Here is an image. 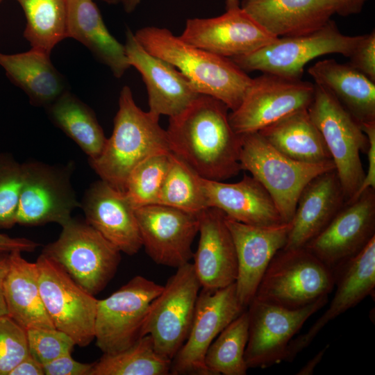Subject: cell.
<instances>
[{
    "instance_id": "obj_1",
    "label": "cell",
    "mask_w": 375,
    "mask_h": 375,
    "mask_svg": "<svg viewBox=\"0 0 375 375\" xmlns=\"http://www.w3.org/2000/svg\"><path fill=\"white\" fill-rule=\"evenodd\" d=\"M228 108L205 94L169 117L166 130L170 151L201 177L223 181L242 170L241 135L229 122Z\"/></svg>"
},
{
    "instance_id": "obj_2",
    "label": "cell",
    "mask_w": 375,
    "mask_h": 375,
    "mask_svg": "<svg viewBox=\"0 0 375 375\" xmlns=\"http://www.w3.org/2000/svg\"><path fill=\"white\" fill-rule=\"evenodd\" d=\"M135 37L151 54L180 71L201 94L210 96L235 110L252 78L231 58L192 45L165 28L146 26Z\"/></svg>"
},
{
    "instance_id": "obj_3",
    "label": "cell",
    "mask_w": 375,
    "mask_h": 375,
    "mask_svg": "<svg viewBox=\"0 0 375 375\" xmlns=\"http://www.w3.org/2000/svg\"><path fill=\"white\" fill-rule=\"evenodd\" d=\"M165 152L171 151L159 117L139 108L131 88L124 85L112 133L99 156L89 160L92 168L101 180L124 192L127 178L135 166L153 155Z\"/></svg>"
},
{
    "instance_id": "obj_4",
    "label": "cell",
    "mask_w": 375,
    "mask_h": 375,
    "mask_svg": "<svg viewBox=\"0 0 375 375\" xmlns=\"http://www.w3.org/2000/svg\"><path fill=\"white\" fill-rule=\"evenodd\" d=\"M240 164L267 190L284 222L292 221L305 186L319 174L335 169L332 160L315 164L294 160L258 132L241 135Z\"/></svg>"
},
{
    "instance_id": "obj_5",
    "label": "cell",
    "mask_w": 375,
    "mask_h": 375,
    "mask_svg": "<svg viewBox=\"0 0 375 375\" xmlns=\"http://www.w3.org/2000/svg\"><path fill=\"white\" fill-rule=\"evenodd\" d=\"M335 281L334 272L305 247L283 248L272 259L254 297L297 309L328 296Z\"/></svg>"
},
{
    "instance_id": "obj_6",
    "label": "cell",
    "mask_w": 375,
    "mask_h": 375,
    "mask_svg": "<svg viewBox=\"0 0 375 375\" xmlns=\"http://www.w3.org/2000/svg\"><path fill=\"white\" fill-rule=\"evenodd\" d=\"M61 226L58 238L47 244L42 253L88 292L98 294L114 277L121 251L86 222L71 218Z\"/></svg>"
},
{
    "instance_id": "obj_7",
    "label": "cell",
    "mask_w": 375,
    "mask_h": 375,
    "mask_svg": "<svg viewBox=\"0 0 375 375\" xmlns=\"http://www.w3.org/2000/svg\"><path fill=\"white\" fill-rule=\"evenodd\" d=\"M314 85L308 111L327 147L347 203L356 194L365 177L360 154L366 153L368 140L360 124L333 96Z\"/></svg>"
},
{
    "instance_id": "obj_8",
    "label": "cell",
    "mask_w": 375,
    "mask_h": 375,
    "mask_svg": "<svg viewBox=\"0 0 375 375\" xmlns=\"http://www.w3.org/2000/svg\"><path fill=\"white\" fill-rule=\"evenodd\" d=\"M360 38L361 35H344L331 19L311 33L277 38L253 52L231 59L244 72L260 71L301 78L308 62L331 53L349 57Z\"/></svg>"
},
{
    "instance_id": "obj_9",
    "label": "cell",
    "mask_w": 375,
    "mask_h": 375,
    "mask_svg": "<svg viewBox=\"0 0 375 375\" xmlns=\"http://www.w3.org/2000/svg\"><path fill=\"white\" fill-rule=\"evenodd\" d=\"M201 288L192 263L188 262L176 268L152 302L141 337L150 335L162 357L172 361L185 342Z\"/></svg>"
},
{
    "instance_id": "obj_10",
    "label": "cell",
    "mask_w": 375,
    "mask_h": 375,
    "mask_svg": "<svg viewBox=\"0 0 375 375\" xmlns=\"http://www.w3.org/2000/svg\"><path fill=\"white\" fill-rule=\"evenodd\" d=\"M162 289V285L138 275L107 298L98 300L94 339L103 353L121 351L141 337L150 306Z\"/></svg>"
},
{
    "instance_id": "obj_11",
    "label": "cell",
    "mask_w": 375,
    "mask_h": 375,
    "mask_svg": "<svg viewBox=\"0 0 375 375\" xmlns=\"http://www.w3.org/2000/svg\"><path fill=\"white\" fill-rule=\"evenodd\" d=\"M36 263L42 300L54 327L76 345L88 346L94 339L98 299L47 256L41 253Z\"/></svg>"
},
{
    "instance_id": "obj_12",
    "label": "cell",
    "mask_w": 375,
    "mask_h": 375,
    "mask_svg": "<svg viewBox=\"0 0 375 375\" xmlns=\"http://www.w3.org/2000/svg\"><path fill=\"white\" fill-rule=\"evenodd\" d=\"M314 83L301 78L262 73L252 78L240 105L228 114L238 135L258 132L285 116L308 108Z\"/></svg>"
},
{
    "instance_id": "obj_13",
    "label": "cell",
    "mask_w": 375,
    "mask_h": 375,
    "mask_svg": "<svg viewBox=\"0 0 375 375\" xmlns=\"http://www.w3.org/2000/svg\"><path fill=\"white\" fill-rule=\"evenodd\" d=\"M327 302L325 296L304 307L290 309L254 297L247 310L249 335L244 359L248 369L266 368L284 361L294 335Z\"/></svg>"
},
{
    "instance_id": "obj_14",
    "label": "cell",
    "mask_w": 375,
    "mask_h": 375,
    "mask_svg": "<svg viewBox=\"0 0 375 375\" xmlns=\"http://www.w3.org/2000/svg\"><path fill=\"white\" fill-rule=\"evenodd\" d=\"M23 178L16 224L40 226L54 222L63 225L80 206L70 181L69 167L40 162L22 164Z\"/></svg>"
},
{
    "instance_id": "obj_15",
    "label": "cell",
    "mask_w": 375,
    "mask_h": 375,
    "mask_svg": "<svg viewBox=\"0 0 375 375\" xmlns=\"http://www.w3.org/2000/svg\"><path fill=\"white\" fill-rule=\"evenodd\" d=\"M201 289L187 339L172 360L171 374L209 375L205 356L210 345L245 310L235 283L216 290Z\"/></svg>"
},
{
    "instance_id": "obj_16",
    "label": "cell",
    "mask_w": 375,
    "mask_h": 375,
    "mask_svg": "<svg viewBox=\"0 0 375 375\" xmlns=\"http://www.w3.org/2000/svg\"><path fill=\"white\" fill-rule=\"evenodd\" d=\"M375 237V189L345 203L330 223L304 247L335 274Z\"/></svg>"
},
{
    "instance_id": "obj_17",
    "label": "cell",
    "mask_w": 375,
    "mask_h": 375,
    "mask_svg": "<svg viewBox=\"0 0 375 375\" xmlns=\"http://www.w3.org/2000/svg\"><path fill=\"white\" fill-rule=\"evenodd\" d=\"M135 213L142 247L153 262L174 268L190 262L197 215L161 204L136 208Z\"/></svg>"
},
{
    "instance_id": "obj_18",
    "label": "cell",
    "mask_w": 375,
    "mask_h": 375,
    "mask_svg": "<svg viewBox=\"0 0 375 375\" xmlns=\"http://www.w3.org/2000/svg\"><path fill=\"white\" fill-rule=\"evenodd\" d=\"M179 37L192 45L229 58L253 52L277 38L240 6L215 17L188 19Z\"/></svg>"
},
{
    "instance_id": "obj_19",
    "label": "cell",
    "mask_w": 375,
    "mask_h": 375,
    "mask_svg": "<svg viewBox=\"0 0 375 375\" xmlns=\"http://www.w3.org/2000/svg\"><path fill=\"white\" fill-rule=\"evenodd\" d=\"M226 223L232 235L237 256L236 294L240 304L246 308L254 298L272 259L285 247L291 222L258 226L226 216Z\"/></svg>"
},
{
    "instance_id": "obj_20",
    "label": "cell",
    "mask_w": 375,
    "mask_h": 375,
    "mask_svg": "<svg viewBox=\"0 0 375 375\" xmlns=\"http://www.w3.org/2000/svg\"><path fill=\"white\" fill-rule=\"evenodd\" d=\"M124 47L130 66L140 72L146 85L152 114L175 116L201 94L174 65L149 53L131 30L126 32Z\"/></svg>"
},
{
    "instance_id": "obj_21",
    "label": "cell",
    "mask_w": 375,
    "mask_h": 375,
    "mask_svg": "<svg viewBox=\"0 0 375 375\" xmlns=\"http://www.w3.org/2000/svg\"><path fill=\"white\" fill-rule=\"evenodd\" d=\"M199 240L192 263L201 288L216 290L235 282V244L220 210L208 207L197 214Z\"/></svg>"
},
{
    "instance_id": "obj_22",
    "label": "cell",
    "mask_w": 375,
    "mask_h": 375,
    "mask_svg": "<svg viewBox=\"0 0 375 375\" xmlns=\"http://www.w3.org/2000/svg\"><path fill=\"white\" fill-rule=\"evenodd\" d=\"M335 285L337 288L328 308L306 333L290 341L284 361L292 362L311 344L327 324L374 291L375 237L336 273Z\"/></svg>"
},
{
    "instance_id": "obj_23",
    "label": "cell",
    "mask_w": 375,
    "mask_h": 375,
    "mask_svg": "<svg viewBox=\"0 0 375 375\" xmlns=\"http://www.w3.org/2000/svg\"><path fill=\"white\" fill-rule=\"evenodd\" d=\"M86 222L121 252L137 253L142 247L135 209L124 192L107 182H94L86 191L82 204Z\"/></svg>"
},
{
    "instance_id": "obj_24",
    "label": "cell",
    "mask_w": 375,
    "mask_h": 375,
    "mask_svg": "<svg viewBox=\"0 0 375 375\" xmlns=\"http://www.w3.org/2000/svg\"><path fill=\"white\" fill-rule=\"evenodd\" d=\"M345 203L335 169L313 178L299 197L283 248L304 247L330 223Z\"/></svg>"
},
{
    "instance_id": "obj_25",
    "label": "cell",
    "mask_w": 375,
    "mask_h": 375,
    "mask_svg": "<svg viewBox=\"0 0 375 375\" xmlns=\"http://www.w3.org/2000/svg\"><path fill=\"white\" fill-rule=\"evenodd\" d=\"M201 185L207 207L216 208L228 217L258 226L284 222L267 190L252 176L244 175L234 183L201 177Z\"/></svg>"
},
{
    "instance_id": "obj_26",
    "label": "cell",
    "mask_w": 375,
    "mask_h": 375,
    "mask_svg": "<svg viewBox=\"0 0 375 375\" xmlns=\"http://www.w3.org/2000/svg\"><path fill=\"white\" fill-rule=\"evenodd\" d=\"M240 7L276 38L311 33L335 14L328 0H242Z\"/></svg>"
},
{
    "instance_id": "obj_27",
    "label": "cell",
    "mask_w": 375,
    "mask_h": 375,
    "mask_svg": "<svg viewBox=\"0 0 375 375\" xmlns=\"http://www.w3.org/2000/svg\"><path fill=\"white\" fill-rule=\"evenodd\" d=\"M308 72L360 124L375 122V82L334 59L319 60Z\"/></svg>"
},
{
    "instance_id": "obj_28",
    "label": "cell",
    "mask_w": 375,
    "mask_h": 375,
    "mask_svg": "<svg viewBox=\"0 0 375 375\" xmlns=\"http://www.w3.org/2000/svg\"><path fill=\"white\" fill-rule=\"evenodd\" d=\"M3 295L8 316L24 329L55 328L42 300L37 263L24 258L20 251L10 253Z\"/></svg>"
},
{
    "instance_id": "obj_29",
    "label": "cell",
    "mask_w": 375,
    "mask_h": 375,
    "mask_svg": "<svg viewBox=\"0 0 375 375\" xmlns=\"http://www.w3.org/2000/svg\"><path fill=\"white\" fill-rule=\"evenodd\" d=\"M67 37L85 46L113 75L122 77L131 67L124 45L106 28L93 0H66Z\"/></svg>"
},
{
    "instance_id": "obj_30",
    "label": "cell",
    "mask_w": 375,
    "mask_h": 375,
    "mask_svg": "<svg viewBox=\"0 0 375 375\" xmlns=\"http://www.w3.org/2000/svg\"><path fill=\"white\" fill-rule=\"evenodd\" d=\"M49 56L33 48L14 54L0 53V65L8 78L36 106L47 108L67 91L63 76L53 65Z\"/></svg>"
},
{
    "instance_id": "obj_31",
    "label": "cell",
    "mask_w": 375,
    "mask_h": 375,
    "mask_svg": "<svg viewBox=\"0 0 375 375\" xmlns=\"http://www.w3.org/2000/svg\"><path fill=\"white\" fill-rule=\"evenodd\" d=\"M258 132L276 150L294 160L315 164L332 160L308 108L293 112Z\"/></svg>"
},
{
    "instance_id": "obj_32",
    "label": "cell",
    "mask_w": 375,
    "mask_h": 375,
    "mask_svg": "<svg viewBox=\"0 0 375 375\" xmlns=\"http://www.w3.org/2000/svg\"><path fill=\"white\" fill-rule=\"evenodd\" d=\"M47 108L53 123L79 146L89 160L99 156L107 138L90 108L66 91Z\"/></svg>"
},
{
    "instance_id": "obj_33",
    "label": "cell",
    "mask_w": 375,
    "mask_h": 375,
    "mask_svg": "<svg viewBox=\"0 0 375 375\" xmlns=\"http://www.w3.org/2000/svg\"><path fill=\"white\" fill-rule=\"evenodd\" d=\"M26 25L24 37L32 48L50 55L55 46L67 38L66 0H16Z\"/></svg>"
},
{
    "instance_id": "obj_34",
    "label": "cell",
    "mask_w": 375,
    "mask_h": 375,
    "mask_svg": "<svg viewBox=\"0 0 375 375\" xmlns=\"http://www.w3.org/2000/svg\"><path fill=\"white\" fill-rule=\"evenodd\" d=\"M171 365L156 352L151 336L145 335L121 351L103 353L92 363L89 375H167Z\"/></svg>"
},
{
    "instance_id": "obj_35",
    "label": "cell",
    "mask_w": 375,
    "mask_h": 375,
    "mask_svg": "<svg viewBox=\"0 0 375 375\" xmlns=\"http://www.w3.org/2000/svg\"><path fill=\"white\" fill-rule=\"evenodd\" d=\"M247 310L227 325L210 345L205 356L209 375H245L248 367L244 359L248 341Z\"/></svg>"
},
{
    "instance_id": "obj_36",
    "label": "cell",
    "mask_w": 375,
    "mask_h": 375,
    "mask_svg": "<svg viewBox=\"0 0 375 375\" xmlns=\"http://www.w3.org/2000/svg\"><path fill=\"white\" fill-rule=\"evenodd\" d=\"M157 204L196 215L208 208L201 185V176L173 153Z\"/></svg>"
},
{
    "instance_id": "obj_37",
    "label": "cell",
    "mask_w": 375,
    "mask_h": 375,
    "mask_svg": "<svg viewBox=\"0 0 375 375\" xmlns=\"http://www.w3.org/2000/svg\"><path fill=\"white\" fill-rule=\"evenodd\" d=\"M172 160V152L153 155L140 162L130 173L124 194L134 209L157 204Z\"/></svg>"
},
{
    "instance_id": "obj_38",
    "label": "cell",
    "mask_w": 375,
    "mask_h": 375,
    "mask_svg": "<svg viewBox=\"0 0 375 375\" xmlns=\"http://www.w3.org/2000/svg\"><path fill=\"white\" fill-rule=\"evenodd\" d=\"M23 166L8 154H0V228L16 224Z\"/></svg>"
},
{
    "instance_id": "obj_39",
    "label": "cell",
    "mask_w": 375,
    "mask_h": 375,
    "mask_svg": "<svg viewBox=\"0 0 375 375\" xmlns=\"http://www.w3.org/2000/svg\"><path fill=\"white\" fill-rule=\"evenodd\" d=\"M26 335L30 355L42 365L71 353L76 345L69 335L56 328H29Z\"/></svg>"
},
{
    "instance_id": "obj_40",
    "label": "cell",
    "mask_w": 375,
    "mask_h": 375,
    "mask_svg": "<svg viewBox=\"0 0 375 375\" xmlns=\"http://www.w3.org/2000/svg\"><path fill=\"white\" fill-rule=\"evenodd\" d=\"M28 355L26 330L8 315L0 317V375H9Z\"/></svg>"
},
{
    "instance_id": "obj_41",
    "label": "cell",
    "mask_w": 375,
    "mask_h": 375,
    "mask_svg": "<svg viewBox=\"0 0 375 375\" xmlns=\"http://www.w3.org/2000/svg\"><path fill=\"white\" fill-rule=\"evenodd\" d=\"M349 58V65L375 82L374 30L368 34L361 35Z\"/></svg>"
},
{
    "instance_id": "obj_42",
    "label": "cell",
    "mask_w": 375,
    "mask_h": 375,
    "mask_svg": "<svg viewBox=\"0 0 375 375\" xmlns=\"http://www.w3.org/2000/svg\"><path fill=\"white\" fill-rule=\"evenodd\" d=\"M44 375H89L92 363H82L71 353L61 356L42 365Z\"/></svg>"
},
{
    "instance_id": "obj_43",
    "label": "cell",
    "mask_w": 375,
    "mask_h": 375,
    "mask_svg": "<svg viewBox=\"0 0 375 375\" xmlns=\"http://www.w3.org/2000/svg\"><path fill=\"white\" fill-rule=\"evenodd\" d=\"M360 125L368 140L366 151L368 167L359 190L349 201L355 200L362 192L369 188L375 189V122L363 123Z\"/></svg>"
},
{
    "instance_id": "obj_44",
    "label": "cell",
    "mask_w": 375,
    "mask_h": 375,
    "mask_svg": "<svg viewBox=\"0 0 375 375\" xmlns=\"http://www.w3.org/2000/svg\"><path fill=\"white\" fill-rule=\"evenodd\" d=\"M39 246V243L28 238H13L0 233V253L32 252Z\"/></svg>"
},
{
    "instance_id": "obj_45",
    "label": "cell",
    "mask_w": 375,
    "mask_h": 375,
    "mask_svg": "<svg viewBox=\"0 0 375 375\" xmlns=\"http://www.w3.org/2000/svg\"><path fill=\"white\" fill-rule=\"evenodd\" d=\"M368 0H328L335 14L342 17L360 13Z\"/></svg>"
},
{
    "instance_id": "obj_46",
    "label": "cell",
    "mask_w": 375,
    "mask_h": 375,
    "mask_svg": "<svg viewBox=\"0 0 375 375\" xmlns=\"http://www.w3.org/2000/svg\"><path fill=\"white\" fill-rule=\"evenodd\" d=\"M9 375H44L42 365L30 353L18 363Z\"/></svg>"
},
{
    "instance_id": "obj_47",
    "label": "cell",
    "mask_w": 375,
    "mask_h": 375,
    "mask_svg": "<svg viewBox=\"0 0 375 375\" xmlns=\"http://www.w3.org/2000/svg\"><path fill=\"white\" fill-rule=\"evenodd\" d=\"M9 256L10 253H0V317L8 315L3 295V281L9 267Z\"/></svg>"
},
{
    "instance_id": "obj_48",
    "label": "cell",
    "mask_w": 375,
    "mask_h": 375,
    "mask_svg": "<svg viewBox=\"0 0 375 375\" xmlns=\"http://www.w3.org/2000/svg\"><path fill=\"white\" fill-rule=\"evenodd\" d=\"M329 345L325 346L319 351H318L307 363L301 368V369L296 374L297 375H310L313 374V372L317 365L321 362L325 352L328 349Z\"/></svg>"
},
{
    "instance_id": "obj_49",
    "label": "cell",
    "mask_w": 375,
    "mask_h": 375,
    "mask_svg": "<svg viewBox=\"0 0 375 375\" xmlns=\"http://www.w3.org/2000/svg\"><path fill=\"white\" fill-rule=\"evenodd\" d=\"M141 0H119L127 13L133 12L138 6Z\"/></svg>"
},
{
    "instance_id": "obj_50",
    "label": "cell",
    "mask_w": 375,
    "mask_h": 375,
    "mask_svg": "<svg viewBox=\"0 0 375 375\" xmlns=\"http://www.w3.org/2000/svg\"><path fill=\"white\" fill-rule=\"evenodd\" d=\"M240 6V0H226V10L236 8Z\"/></svg>"
},
{
    "instance_id": "obj_51",
    "label": "cell",
    "mask_w": 375,
    "mask_h": 375,
    "mask_svg": "<svg viewBox=\"0 0 375 375\" xmlns=\"http://www.w3.org/2000/svg\"><path fill=\"white\" fill-rule=\"evenodd\" d=\"M102 1H104L108 3H116L117 2H119V0H102Z\"/></svg>"
},
{
    "instance_id": "obj_52",
    "label": "cell",
    "mask_w": 375,
    "mask_h": 375,
    "mask_svg": "<svg viewBox=\"0 0 375 375\" xmlns=\"http://www.w3.org/2000/svg\"><path fill=\"white\" fill-rule=\"evenodd\" d=\"M3 0H0V3H1Z\"/></svg>"
}]
</instances>
